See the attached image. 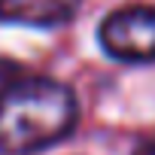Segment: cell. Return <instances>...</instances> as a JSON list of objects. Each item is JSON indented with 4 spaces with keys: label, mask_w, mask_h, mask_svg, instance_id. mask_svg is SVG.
<instances>
[{
    "label": "cell",
    "mask_w": 155,
    "mask_h": 155,
    "mask_svg": "<svg viewBox=\"0 0 155 155\" xmlns=\"http://www.w3.org/2000/svg\"><path fill=\"white\" fill-rule=\"evenodd\" d=\"M79 97L73 85L49 73H31L6 61L0 79V152L40 155L67 143L79 128Z\"/></svg>",
    "instance_id": "cell-1"
},
{
    "label": "cell",
    "mask_w": 155,
    "mask_h": 155,
    "mask_svg": "<svg viewBox=\"0 0 155 155\" xmlns=\"http://www.w3.org/2000/svg\"><path fill=\"white\" fill-rule=\"evenodd\" d=\"M94 37L110 61L125 67H149L155 64V6L149 3L119 6L97 21Z\"/></svg>",
    "instance_id": "cell-2"
},
{
    "label": "cell",
    "mask_w": 155,
    "mask_h": 155,
    "mask_svg": "<svg viewBox=\"0 0 155 155\" xmlns=\"http://www.w3.org/2000/svg\"><path fill=\"white\" fill-rule=\"evenodd\" d=\"M82 0H0V25L58 31L76 21Z\"/></svg>",
    "instance_id": "cell-3"
},
{
    "label": "cell",
    "mask_w": 155,
    "mask_h": 155,
    "mask_svg": "<svg viewBox=\"0 0 155 155\" xmlns=\"http://www.w3.org/2000/svg\"><path fill=\"white\" fill-rule=\"evenodd\" d=\"M131 155H155V137L140 140V143L134 146V152H131Z\"/></svg>",
    "instance_id": "cell-4"
}]
</instances>
